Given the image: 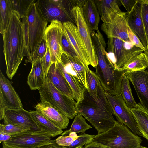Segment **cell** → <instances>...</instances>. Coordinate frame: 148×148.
I'll use <instances>...</instances> for the list:
<instances>
[{"instance_id": "1", "label": "cell", "mask_w": 148, "mask_h": 148, "mask_svg": "<svg viewBox=\"0 0 148 148\" xmlns=\"http://www.w3.org/2000/svg\"><path fill=\"white\" fill-rule=\"evenodd\" d=\"M96 101L89 95L87 89L84 99L76 104L77 114L84 117L98 132V134L104 132L113 127L116 121L114 119L105 91L101 84L97 91Z\"/></svg>"}, {"instance_id": "2", "label": "cell", "mask_w": 148, "mask_h": 148, "mask_svg": "<svg viewBox=\"0 0 148 148\" xmlns=\"http://www.w3.org/2000/svg\"><path fill=\"white\" fill-rule=\"evenodd\" d=\"M18 14L13 11L6 31L2 35L6 73L12 79L25 56V44L22 21Z\"/></svg>"}, {"instance_id": "3", "label": "cell", "mask_w": 148, "mask_h": 148, "mask_svg": "<svg viewBox=\"0 0 148 148\" xmlns=\"http://www.w3.org/2000/svg\"><path fill=\"white\" fill-rule=\"evenodd\" d=\"M25 44V56L30 62L44 38L48 22L35 1L22 19Z\"/></svg>"}, {"instance_id": "4", "label": "cell", "mask_w": 148, "mask_h": 148, "mask_svg": "<svg viewBox=\"0 0 148 148\" xmlns=\"http://www.w3.org/2000/svg\"><path fill=\"white\" fill-rule=\"evenodd\" d=\"M142 142L140 137L117 121L113 127L95 135L88 143L110 148H138L141 146Z\"/></svg>"}, {"instance_id": "5", "label": "cell", "mask_w": 148, "mask_h": 148, "mask_svg": "<svg viewBox=\"0 0 148 148\" xmlns=\"http://www.w3.org/2000/svg\"><path fill=\"white\" fill-rule=\"evenodd\" d=\"M40 100L49 103L61 110L69 119L77 114L76 102L59 91L47 76L42 86L38 90Z\"/></svg>"}, {"instance_id": "6", "label": "cell", "mask_w": 148, "mask_h": 148, "mask_svg": "<svg viewBox=\"0 0 148 148\" xmlns=\"http://www.w3.org/2000/svg\"><path fill=\"white\" fill-rule=\"evenodd\" d=\"M95 68V73L104 91L113 95L120 94L124 72L115 69L108 60L98 61Z\"/></svg>"}, {"instance_id": "7", "label": "cell", "mask_w": 148, "mask_h": 148, "mask_svg": "<svg viewBox=\"0 0 148 148\" xmlns=\"http://www.w3.org/2000/svg\"><path fill=\"white\" fill-rule=\"evenodd\" d=\"M11 136L10 140L2 142L3 148H36L52 140L50 136L40 131L25 130Z\"/></svg>"}, {"instance_id": "8", "label": "cell", "mask_w": 148, "mask_h": 148, "mask_svg": "<svg viewBox=\"0 0 148 148\" xmlns=\"http://www.w3.org/2000/svg\"><path fill=\"white\" fill-rule=\"evenodd\" d=\"M107 50L113 54L115 69L119 71L130 59L144 51L131 42H125L116 37L108 38Z\"/></svg>"}, {"instance_id": "9", "label": "cell", "mask_w": 148, "mask_h": 148, "mask_svg": "<svg viewBox=\"0 0 148 148\" xmlns=\"http://www.w3.org/2000/svg\"><path fill=\"white\" fill-rule=\"evenodd\" d=\"M112 113L117 121L129 128L136 135L141 136L136 122L121 94L113 95L105 91Z\"/></svg>"}, {"instance_id": "10", "label": "cell", "mask_w": 148, "mask_h": 148, "mask_svg": "<svg viewBox=\"0 0 148 148\" xmlns=\"http://www.w3.org/2000/svg\"><path fill=\"white\" fill-rule=\"evenodd\" d=\"M70 15L83 42L90 65L95 67L98 64V59L92 44L90 32L84 17L82 8L79 6L74 7L71 11Z\"/></svg>"}, {"instance_id": "11", "label": "cell", "mask_w": 148, "mask_h": 148, "mask_svg": "<svg viewBox=\"0 0 148 148\" xmlns=\"http://www.w3.org/2000/svg\"><path fill=\"white\" fill-rule=\"evenodd\" d=\"M63 33L62 23L57 20L51 21L44 32V39L49 49L52 63L61 61L64 53L62 47V38Z\"/></svg>"}, {"instance_id": "12", "label": "cell", "mask_w": 148, "mask_h": 148, "mask_svg": "<svg viewBox=\"0 0 148 148\" xmlns=\"http://www.w3.org/2000/svg\"><path fill=\"white\" fill-rule=\"evenodd\" d=\"M23 107L21 100L11 83L0 71V119H3L5 109Z\"/></svg>"}, {"instance_id": "13", "label": "cell", "mask_w": 148, "mask_h": 148, "mask_svg": "<svg viewBox=\"0 0 148 148\" xmlns=\"http://www.w3.org/2000/svg\"><path fill=\"white\" fill-rule=\"evenodd\" d=\"M44 17L48 22L54 20L62 23L74 22L70 14L62 5L61 0H38L36 1Z\"/></svg>"}, {"instance_id": "14", "label": "cell", "mask_w": 148, "mask_h": 148, "mask_svg": "<svg viewBox=\"0 0 148 148\" xmlns=\"http://www.w3.org/2000/svg\"><path fill=\"white\" fill-rule=\"evenodd\" d=\"M5 124H10L24 129L25 130L40 131L32 119L30 112L23 107L18 109L6 108L4 112Z\"/></svg>"}, {"instance_id": "15", "label": "cell", "mask_w": 148, "mask_h": 148, "mask_svg": "<svg viewBox=\"0 0 148 148\" xmlns=\"http://www.w3.org/2000/svg\"><path fill=\"white\" fill-rule=\"evenodd\" d=\"M63 32L75 51L78 56L85 66L90 65L88 56L77 28L71 22L62 23Z\"/></svg>"}, {"instance_id": "16", "label": "cell", "mask_w": 148, "mask_h": 148, "mask_svg": "<svg viewBox=\"0 0 148 148\" xmlns=\"http://www.w3.org/2000/svg\"><path fill=\"white\" fill-rule=\"evenodd\" d=\"M126 12L122 14H116L110 23H103L101 30L108 38L116 37L123 41L131 42L127 34L128 25L126 18Z\"/></svg>"}, {"instance_id": "17", "label": "cell", "mask_w": 148, "mask_h": 148, "mask_svg": "<svg viewBox=\"0 0 148 148\" xmlns=\"http://www.w3.org/2000/svg\"><path fill=\"white\" fill-rule=\"evenodd\" d=\"M133 85L140 104L148 111V71L133 72L127 76Z\"/></svg>"}, {"instance_id": "18", "label": "cell", "mask_w": 148, "mask_h": 148, "mask_svg": "<svg viewBox=\"0 0 148 148\" xmlns=\"http://www.w3.org/2000/svg\"><path fill=\"white\" fill-rule=\"evenodd\" d=\"M61 63L65 70L73 76L82 85L88 89L86 74L88 66L84 65L79 60L63 53Z\"/></svg>"}, {"instance_id": "19", "label": "cell", "mask_w": 148, "mask_h": 148, "mask_svg": "<svg viewBox=\"0 0 148 148\" xmlns=\"http://www.w3.org/2000/svg\"><path fill=\"white\" fill-rule=\"evenodd\" d=\"M35 108L58 127L61 129L67 128L69 119L59 109L49 103L41 101Z\"/></svg>"}, {"instance_id": "20", "label": "cell", "mask_w": 148, "mask_h": 148, "mask_svg": "<svg viewBox=\"0 0 148 148\" xmlns=\"http://www.w3.org/2000/svg\"><path fill=\"white\" fill-rule=\"evenodd\" d=\"M142 3L138 1L132 11L127 12L126 18L128 25L137 36L145 48L147 46L146 35L143 23L141 13Z\"/></svg>"}, {"instance_id": "21", "label": "cell", "mask_w": 148, "mask_h": 148, "mask_svg": "<svg viewBox=\"0 0 148 148\" xmlns=\"http://www.w3.org/2000/svg\"><path fill=\"white\" fill-rule=\"evenodd\" d=\"M49 80L61 92L74 100L72 90L57 63L50 66L47 75Z\"/></svg>"}, {"instance_id": "22", "label": "cell", "mask_w": 148, "mask_h": 148, "mask_svg": "<svg viewBox=\"0 0 148 148\" xmlns=\"http://www.w3.org/2000/svg\"><path fill=\"white\" fill-rule=\"evenodd\" d=\"M94 1L97 6L101 19L105 23H110L115 15L122 14L119 6L121 4L119 0H95Z\"/></svg>"}, {"instance_id": "23", "label": "cell", "mask_w": 148, "mask_h": 148, "mask_svg": "<svg viewBox=\"0 0 148 148\" xmlns=\"http://www.w3.org/2000/svg\"><path fill=\"white\" fill-rule=\"evenodd\" d=\"M29 112L32 119L40 131L52 138L61 134L63 132L61 129L57 127L38 110Z\"/></svg>"}, {"instance_id": "24", "label": "cell", "mask_w": 148, "mask_h": 148, "mask_svg": "<svg viewBox=\"0 0 148 148\" xmlns=\"http://www.w3.org/2000/svg\"><path fill=\"white\" fill-rule=\"evenodd\" d=\"M82 8L84 17L90 32L99 29L100 14L94 0H86Z\"/></svg>"}, {"instance_id": "25", "label": "cell", "mask_w": 148, "mask_h": 148, "mask_svg": "<svg viewBox=\"0 0 148 148\" xmlns=\"http://www.w3.org/2000/svg\"><path fill=\"white\" fill-rule=\"evenodd\" d=\"M32 65L31 69L28 77L27 84L31 90H38L44 84L46 75L40 60Z\"/></svg>"}, {"instance_id": "26", "label": "cell", "mask_w": 148, "mask_h": 148, "mask_svg": "<svg viewBox=\"0 0 148 148\" xmlns=\"http://www.w3.org/2000/svg\"><path fill=\"white\" fill-rule=\"evenodd\" d=\"M130 109L135 119L141 136L145 138L148 141V113L140 103H138V107Z\"/></svg>"}, {"instance_id": "27", "label": "cell", "mask_w": 148, "mask_h": 148, "mask_svg": "<svg viewBox=\"0 0 148 148\" xmlns=\"http://www.w3.org/2000/svg\"><path fill=\"white\" fill-rule=\"evenodd\" d=\"M148 67V64L144 52L136 55L130 59L122 66L121 71L124 72L125 76L130 73L144 70Z\"/></svg>"}, {"instance_id": "28", "label": "cell", "mask_w": 148, "mask_h": 148, "mask_svg": "<svg viewBox=\"0 0 148 148\" xmlns=\"http://www.w3.org/2000/svg\"><path fill=\"white\" fill-rule=\"evenodd\" d=\"M57 64L72 90L74 99L76 101V104L78 103L83 99L86 89L79 83L73 76L66 72L61 62Z\"/></svg>"}, {"instance_id": "29", "label": "cell", "mask_w": 148, "mask_h": 148, "mask_svg": "<svg viewBox=\"0 0 148 148\" xmlns=\"http://www.w3.org/2000/svg\"><path fill=\"white\" fill-rule=\"evenodd\" d=\"M13 12L10 0L0 1V33L2 35L8 28Z\"/></svg>"}, {"instance_id": "30", "label": "cell", "mask_w": 148, "mask_h": 148, "mask_svg": "<svg viewBox=\"0 0 148 148\" xmlns=\"http://www.w3.org/2000/svg\"><path fill=\"white\" fill-rule=\"evenodd\" d=\"M121 90V94L127 107L130 109L137 108L138 103L133 97L130 80L127 76H124L122 79Z\"/></svg>"}, {"instance_id": "31", "label": "cell", "mask_w": 148, "mask_h": 148, "mask_svg": "<svg viewBox=\"0 0 148 148\" xmlns=\"http://www.w3.org/2000/svg\"><path fill=\"white\" fill-rule=\"evenodd\" d=\"M86 78L87 91L90 95L97 101L98 99L97 91L101 83L96 73L89 67L86 71Z\"/></svg>"}, {"instance_id": "32", "label": "cell", "mask_w": 148, "mask_h": 148, "mask_svg": "<svg viewBox=\"0 0 148 148\" xmlns=\"http://www.w3.org/2000/svg\"><path fill=\"white\" fill-rule=\"evenodd\" d=\"M86 122L85 118L81 115L77 114L75 117L70 128L62 134V136H66L71 132L85 133L87 130L92 128Z\"/></svg>"}, {"instance_id": "33", "label": "cell", "mask_w": 148, "mask_h": 148, "mask_svg": "<svg viewBox=\"0 0 148 148\" xmlns=\"http://www.w3.org/2000/svg\"><path fill=\"white\" fill-rule=\"evenodd\" d=\"M35 1L34 0H10L13 11L18 14L21 19L26 16L30 6Z\"/></svg>"}, {"instance_id": "34", "label": "cell", "mask_w": 148, "mask_h": 148, "mask_svg": "<svg viewBox=\"0 0 148 148\" xmlns=\"http://www.w3.org/2000/svg\"><path fill=\"white\" fill-rule=\"evenodd\" d=\"M95 136V135H90L85 133H82L70 145L64 147L66 148H77L82 147L88 143Z\"/></svg>"}, {"instance_id": "35", "label": "cell", "mask_w": 148, "mask_h": 148, "mask_svg": "<svg viewBox=\"0 0 148 148\" xmlns=\"http://www.w3.org/2000/svg\"><path fill=\"white\" fill-rule=\"evenodd\" d=\"M62 47L64 53L77 59L80 60L75 51L69 42L63 32L62 38Z\"/></svg>"}, {"instance_id": "36", "label": "cell", "mask_w": 148, "mask_h": 148, "mask_svg": "<svg viewBox=\"0 0 148 148\" xmlns=\"http://www.w3.org/2000/svg\"><path fill=\"white\" fill-rule=\"evenodd\" d=\"M25 130L23 128L12 124L0 125V132L11 135H14Z\"/></svg>"}, {"instance_id": "37", "label": "cell", "mask_w": 148, "mask_h": 148, "mask_svg": "<svg viewBox=\"0 0 148 148\" xmlns=\"http://www.w3.org/2000/svg\"><path fill=\"white\" fill-rule=\"evenodd\" d=\"M47 48L46 42L43 39L31 59L30 62L32 64L41 60L44 56L46 53Z\"/></svg>"}, {"instance_id": "38", "label": "cell", "mask_w": 148, "mask_h": 148, "mask_svg": "<svg viewBox=\"0 0 148 148\" xmlns=\"http://www.w3.org/2000/svg\"><path fill=\"white\" fill-rule=\"evenodd\" d=\"M78 136L76 133L71 132L68 136H60L56 140L57 143L59 145L63 147H66L70 145Z\"/></svg>"}, {"instance_id": "39", "label": "cell", "mask_w": 148, "mask_h": 148, "mask_svg": "<svg viewBox=\"0 0 148 148\" xmlns=\"http://www.w3.org/2000/svg\"><path fill=\"white\" fill-rule=\"evenodd\" d=\"M141 13L147 45L148 44V5L142 3Z\"/></svg>"}, {"instance_id": "40", "label": "cell", "mask_w": 148, "mask_h": 148, "mask_svg": "<svg viewBox=\"0 0 148 148\" xmlns=\"http://www.w3.org/2000/svg\"><path fill=\"white\" fill-rule=\"evenodd\" d=\"M40 60L42 67L47 76L48 70L52 64L49 50L48 48H47L45 55Z\"/></svg>"}, {"instance_id": "41", "label": "cell", "mask_w": 148, "mask_h": 148, "mask_svg": "<svg viewBox=\"0 0 148 148\" xmlns=\"http://www.w3.org/2000/svg\"><path fill=\"white\" fill-rule=\"evenodd\" d=\"M127 34L131 42L134 46L142 49L144 51L145 48L140 40L128 25Z\"/></svg>"}, {"instance_id": "42", "label": "cell", "mask_w": 148, "mask_h": 148, "mask_svg": "<svg viewBox=\"0 0 148 148\" xmlns=\"http://www.w3.org/2000/svg\"><path fill=\"white\" fill-rule=\"evenodd\" d=\"M126 10L127 13H130L133 10L138 0H119Z\"/></svg>"}, {"instance_id": "43", "label": "cell", "mask_w": 148, "mask_h": 148, "mask_svg": "<svg viewBox=\"0 0 148 148\" xmlns=\"http://www.w3.org/2000/svg\"><path fill=\"white\" fill-rule=\"evenodd\" d=\"M36 148H66L64 147L60 146L58 144L56 140H52L50 143L44 145Z\"/></svg>"}, {"instance_id": "44", "label": "cell", "mask_w": 148, "mask_h": 148, "mask_svg": "<svg viewBox=\"0 0 148 148\" xmlns=\"http://www.w3.org/2000/svg\"><path fill=\"white\" fill-rule=\"evenodd\" d=\"M11 137V135L0 132V143L10 140Z\"/></svg>"}, {"instance_id": "45", "label": "cell", "mask_w": 148, "mask_h": 148, "mask_svg": "<svg viewBox=\"0 0 148 148\" xmlns=\"http://www.w3.org/2000/svg\"><path fill=\"white\" fill-rule=\"evenodd\" d=\"M85 145L84 148H103V147L93 143H88Z\"/></svg>"}, {"instance_id": "46", "label": "cell", "mask_w": 148, "mask_h": 148, "mask_svg": "<svg viewBox=\"0 0 148 148\" xmlns=\"http://www.w3.org/2000/svg\"><path fill=\"white\" fill-rule=\"evenodd\" d=\"M144 53L148 64V44L145 48V50L143 51Z\"/></svg>"}, {"instance_id": "47", "label": "cell", "mask_w": 148, "mask_h": 148, "mask_svg": "<svg viewBox=\"0 0 148 148\" xmlns=\"http://www.w3.org/2000/svg\"><path fill=\"white\" fill-rule=\"evenodd\" d=\"M142 4L148 5V0H140Z\"/></svg>"}, {"instance_id": "48", "label": "cell", "mask_w": 148, "mask_h": 148, "mask_svg": "<svg viewBox=\"0 0 148 148\" xmlns=\"http://www.w3.org/2000/svg\"><path fill=\"white\" fill-rule=\"evenodd\" d=\"M138 148H148L141 146H140Z\"/></svg>"}, {"instance_id": "49", "label": "cell", "mask_w": 148, "mask_h": 148, "mask_svg": "<svg viewBox=\"0 0 148 148\" xmlns=\"http://www.w3.org/2000/svg\"><path fill=\"white\" fill-rule=\"evenodd\" d=\"M103 148H109V147H103Z\"/></svg>"}, {"instance_id": "50", "label": "cell", "mask_w": 148, "mask_h": 148, "mask_svg": "<svg viewBox=\"0 0 148 148\" xmlns=\"http://www.w3.org/2000/svg\"><path fill=\"white\" fill-rule=\"evenodd\" d=\"M77 148H84V147H79Z\"/></svg>"}, {"instance_id": "51", "label": "cell", "mask_w": 148, "mask_h": 148, "mask_svg": "<svg viewBox=\"0 0 148 148\" xmlns=\"http://www.w3.org/2000/svg\"><path fill=\"white\" fill-rule=\"evenodd\" d=\"M147 113H148V111L147 110Z\"/></svg>"}]
</instances>
